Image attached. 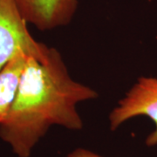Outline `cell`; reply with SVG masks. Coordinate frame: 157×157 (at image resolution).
I'll return each instance as SVG.
<instances>
[{"instance_id": "cell-4", "label": "cell", "mask_w": 157, "mask_h": 157, "mask_svg": "<svg viewBox=\"0 0 157 157\" xmlns=\"http://www.w3.org/2000/svg\"><path fill=\"white\" fill-rule=\"evenodd\" d=\"M28 24L41 32L63 27L72 22L79 0H16Z\"/></svg>"}, {"instance_id": "cell-3", "label": "cell", "mask_w": 157, "mask_h": 157, "mask_svg": "<svg viewBox=\"0 0 157 157\" xmlns=\"http://www.w3.org/2000/svg\"><path fill=\"white\" fill-rule=\"evenodd\" d=\"M138 116L148 117L155 129L147 136V146L157 145V78L140 77L109 113V127L115 131L128 121Z\"/></svg>"}, {"instance_id": "cell-1", "label": "cell", "mask_w": 157, "mask_h": 157, "mask_svg": "<svg viewBox=\"0 0 157 157\" xmlns=\"http://www.w3.org/2000/svg\"><path fill=\"white\" fill-rule=\"evenodd\" d=\"M98 96L95 90L73 79L60 52L49 47L43 60L28 59L16 99L0 123V139L17 157H31L52 127L83 128L78 105Z\"/></svg>"}, {"instance_id": "cell-6", "label": "cell", "mask_w": 157, "mask_h": 157, "mask_svg": "<svg viewBox=\"0 0 157 157\" xmlns=\"http://www.w3.org/2000/svg\"><path fill=\"white\" fill-rule=\"evenodd\" d=\"M67 157H104L96 152L85 147H77L68 153Z\"/></svg>"}, {"instance_id": "cell-5", "label": "cell", "mask_w": 157, "mask_h": 157, "mask_svg": "<svg viewBox=\"0 0 157 157\" xmlns=\"http://www.w3.org/2000/svg\"><path fill=\"white\" fill-rule=\"evenodd\" d=\"M30 56L19 52L0 70V123H2L16 99L23 72Z\"/></svg>"}, {"instance_id": "cell-2", "label": "cell", "mask_w": 157, "mask_h": 157, "mask_svg": "<svg viewBox=\"0 0 157 157\" xmlns=\"http://www.w3.org/2000/svg\"><path fill=\"white\" fill-rule=\"evenodd\" d=\"M16 0H0V70L19 52L43 60L49 46L30 33Z\"/></svg>"}]
</instances>
